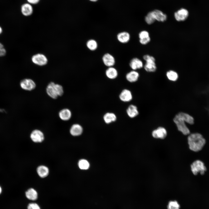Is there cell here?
<instances>
[{"mask_svg":"<svg viewBox=\"0 0 209 209\" xmlns=\"http://www.w3.org/2000/svg\"><path fill=\"white\" fill-rule=\"evenodd\" d=\"M173 121L178 130L185 135H189L190 133V129L186 123L193 125L195 122L194 118L192 116L182 112H179L176 115L173 119Z\"/></svg>","mask_w":209,"mask_h":209,"instance_id":"6da1fadb","label":"cell"},{"mask_svg":"<svg viewBox=\"0 0 209 209\" xmlns=\"http://www.w3.org/2000/svg\"><path fill=\"white\" fill-rule=\"evenodd\" d=\"M190 149L194 152L201 150L206 143V140L201 134L196 132L189 134L188 138Z\"/></svg>","mask_w":209,"mask_h":209,"instance_id":"7a4b0ae2","label":"cell"},{"mask_svg":"<svg viewBox=\"0 0 209 209\" xmlns=\"http://www.w3.org/2000/svg\"><path fill=\"white\" fill-rule=\"evenodd\" d=\"M46 92L47 94L53 99H56L58 96H62L64 93L63 87L53 82H51L48 84L46 88Z\"/></svg>","mask_w":209,"mask_h":209,"instance_id":"3957f363","label":"cell"},{"mask_svg":"<svg viewBox=\"0 0 209 209\" xmlns=\"http://www.w3.org/2000/svg\"><path fill=\"white\" fill-rule=\"evenodd\" d=\"M191 169L192 172L194 175H197L199 173L203 175L207 170L204 163L199 160H197L192 163L191 165Z\"/></svg>","mask_w":209,"mask_h":209,"instance_id":"277c9868","label":"cell"},{"mask_svg":"<svg viewBox=\"0 0 209 209\" xmlns=\"http://www.w3.org/2000/svg\"><path fill=\"white\" fill-rule=\"evenodd\" d=\"M143 59L146 62L144 68L146 71L148 72H155L156 69L154 58L148 55H144Z\"/></svg>","mask_w":209,"mask_h":209,"instance_id":"5b68a950","label":"cell"},{"mask_svg":"<svg viewBox=\"0 0 209 209\" xmlns=\"http://www.w3.org/2000/svg\"><path fill=\"white\" fill-rule=\"evenodd\" d=\"M20 86L23 89L28 91H31L35 89L36 84L35 82L30 79H25L21 81Z\"/></svg>","mask_w":209,"mask_h":209,"instance_id":"8992f818","label":"cell"},{"mask_svg":"<svg viewBox=\"0 0 209 209\" xmlns=\"http://www.w3.org/2000/svg\"><path fill=\"white\" fill-rule=\"evenodd\" d=\"M33 62L36 64L42 66L46 64L48 60L45 55L42 54H37L33 55L32 57Z\"/></svg>","mask_w":209,"mask_h":209,"instance_id":"52a82bcc","label":"cell"},{"mask_svg":"<svg viewBox=\"0 0 209 209\" xmlns=\"http://www.w3.org/2000/svg\"><path fill=\"white\" fill-rule=\"evenodd\" d=\"M188 11L184 8H181L174 13V18L176 20L178 21L185 20L188 17Z\"/></svg>","mask_w":209,"mask_h":209,"instance_id":"ba28073f","label":"cell"},{"mask_svg":"<svg viewBox=\"0 0 209 209\" xmlns=\"http://www.w3.org/2000/svg\"><path fill=\"white\" fill-rule=\"evenodd\" d=\"M152 135L154 138L163 139L166 136L167 131L164 127H160L152 131Z\"/></svg>","mask_w":209,"mask_h":209,"instance_id":"9c48e42d","label":"cell"},{"mask_svg":"<svg viewBox=\"0 0 209 209\" xmlns=\"http://www.w3.org/2000/svg\"><path fill=\"white\" fill-rule=\"evenodd\" d=\"M30 137L32 141L36 143L41 142L44 139L43 133L38 129L34 130L32 131L30 134Z\"/></svg>","mask_w":209,"mask_h":209,"instance_id":"30bf717a","label":"cell"},{"mask_svg":"<svg viewBox=\"0 0 209 209\" xmlns=\"http://www.w3.org/2000/svg\"><path fill=\"white\" fill-rule=\"evenodd\" d=\"M102 60L104 64L108 67L113 66L115 63L114 57L109 53L104 54L102 57Z\"/></svg>","mask_w":209,"mask_h":209,"instance_id":"8fae6325","label":"cell"},{"mask_svg":"<svg viewBox=\"0 0 209 209\" xmlns=\"http://www.w3.org/2000/svg\"><path fill=\"white\" fill-rule=\"evenodd\" d=\"M152 12L156 20L163 22L166 20L167 15L161 11L158 10H155L152 11Z\"/></svg>","mask_w":209,"mask_h":209,"instance_id":"7c38bea8","label":"cell"},{"mask_svg":"<svg viewBox=\"0 0 209 209\" xmlns=\"http://www.w3.org/2000/svg\"><path fill=\"white\" fill-rule=\"evenodd\" d=\"M33 11V8L31 4L26 3L23 4L21 7V12L22 14L26 16L31 15Z\"/></svg>","mask_w":209,"mask_h":209,"instance_id":"4fadbf2b","label":"cell"},{"mask_svg":"<svg viewBox=\"0 0 209 209\" xmlns=\"http://www.w3.org/2000/svg\"><path fill=\"white\" fill-rule=\"evenodd\" d=\"M120 100L124 102H128L131 100L132 98V95L131 91L127 89L122 91L119 95Z\"/></svg>","mask_w":209,"mask_h":209,"instance_id":"5bb4252c","label":"cell"},{"mask_svg":"<svg viewBox=\"0 0 209 209\" xmlns=\"http://www.w3.org/2000/svg\"><path fill=\"white\" fill-rule=\"evenodd\" d=\"M129 66L134 70L142 68L143 66L142 62L137 58L132 59L129 63Z\"/></svg>","mask_w":209,"mask_h":209,"instance_id":"9a60e30c","label":"cell"},{"mask_svg":"<svg viewBox=\"0 0 209 209\" xmlns=\"http://www.w3.org/2000/svg\"><path fill=\"white\" fill-rule=\"evenodd\" d=\"M83 129L79 124H75L73 125L70 129L71 134L74 136H77L80 135L82 132Z\"/></svg>","mask_w":209,"mask_h":209,"instance_id":"2e32d148","label":"cell"},{"mask_svg":"<svg viewBox=\"0 0 209 209\" xmlns=\"http://www.w3.org/2000/svg\"><path fill=\"white\" fill-rule=\"evenodd\" d=\"M117 37V39L120 42L125 44L127 43L129 41L130 36L128 32L124 31L118 33Z\"/></svg>","mask_w":209,"mask_h":209,"instance_id":"e0dca14e","label":"cell"},{"mask_svg":"<svg viewBox=\"0 0 209 209\" xmlns=\"http://www.w3.org/2000/svg\"><path fill=\"white\" fill-rule=\"evenodd\" d=\"M59 116L60 118L62 120L67 121L71 118V113L69 109H64L60 111L59 113Z\"/></svg>","mask_w":209,"mask_h":209,"instance_id":"ac0fdd59","label":"cell"},{"mask_svg":"<svg viewBox=\"0 0 209 209\" xmlns=\"http://www.w3.org/2000/svg\"><path fill=\"white\" fill-rule=\"evenodd\" d=\"M139 77L138 73L134 70L129 72L126 74V76L127 80L131 82L136 81L138 80Z\"/></svg>","mask_w":209,"mask_h":209,"instance_id":"d6986e66","label":"cell"},{"mask_svg":"<svg viewBox=\"0 0 209 209\" xmlns=\"http://www.w3.org/2000/svg\"><path fill=\"white\" fill-rule=\"evenodd\" d=\"M127 113L128 116L131 118H134L139 114L137 107L133 105L129 106L127 110Z\"/></svg>","mask_w":209,"mask_h":209,"instance_id":"ffe728a7","label":"cell"},{"mask_svg":"<svg viewBox=\"0 0 209 209\" xmlns=\"http://www.w3.org/2000/svg\"><path fill=\"white\" fill-rule=\"evenodd\" d=\"M105 74L107 77L112 79L116 78L118 75L117 70L112 66L109 67L107 69Z\"/></svg>","mask_w":209,"mask_h":209,"instance_id":"44dd1931","label":"cell"},{"mask_svg":"<svg viewBox=\"0 0 209 209\" xmlns=\"http://www.w3.org/2000/svg\"><path fill=\"white\" fill-rule=\"evenodd\" d=\"M26 196L28 199L35 201L37 198L38 194L37 191L34 189L30 188L26 192Z\"/></svg>","mask_w":209,"mask_h":209,"instance_id":"7402d4cb","label":"cell"},{"mask_svg":"<svg viewBox=\"0 0 209 209\" xmlns=\"http://www.w3.org/2000/svg\"><path fill=\"white\" fill-rule=\"evenodd\" d=\"M37 173L42 178H44L48 176L49 174V169L46 166L41 165L37 169Z\"/></svg>","mask_w":209,"mask_h":209,"instance_id":"603a6c76","label":"cell"},{"mask_svg":"<svg viewBox=\"0 0 209 209\" xmlns=\"http://www.w3.org/2000/svg\"><path fill=\"white\" fill-rule=\"evenodd\" d=\"M103 119L106 123L109 124L115 121L116 119V117L114 113H107L104 115Z\"/></svg>","mask_w":209,"mask_h":209,"instance_id":"cb8c5ba5","label":"cell"},{"mask_svg":"<svg viewBox=\"0 0 209 209\" xmlns=\"http://www.w3.org/2000/svg\"><path fill=\"white\" fill-rule=\"evenodd\" d=\"M180 204L176 200L169 201L167 206V209H180Z\"/></svg>","mask_w":209,"mask_h":209,"instance_id":"d4e9b609","label":"cell"},{"mask_svg":"<svg viewBox=\"0 0 209 209\" xmlns=\"http://www.w3.org/2000/svg\"><path fill=\"white\" fill-rule=\"evenodd\" d=\"M86 46L89 50L91 51H94L97 48L98 44L95 40L90 39L87 41Z\"/></svg>","mask_w":209,"mask_h":209,"instance_id":"484cf974","label":"cell"},{"mask_svg":"<svg viewBox=\"0 0 209 209\" xmlns=\"http://www.w3.org/2000/svg\"><path fill=\"white\" fill-rule=\"evenodd\" d=\"M167 78L170 80L175 81L178 78V75L176 72L173 70H169L166 74Z\"/></svg>","mask_w":209,"mask_h":209,"instance_id":"4316f807","label":"cell"},{"mask_svg":"<svg viewBox=\"0 0 209 209\" xmlns=\"http://www.w3.org/2000/svg\"><path fill=\"white\" fill-rule=\"evenodd\" d=\"M78 165L81 169L87 170L89 167V164L87 160L82 159L79 161L78 163Z\"/></svg>","mask_w":209,"mask_h":209,"instance_id":"83f0119b","label":"cell"},{"mask_svg":"<svg viewBox=\"0 0 209 209\" xmlns=\"http://www.w3.org/2000/svg\"><path fill=\"white\" fill-rule=\"evenodd\" d=\"M145 21L148 24H151L153 23L156 21L152 11L149 12L145 17Z\"/></svg>","mask_w":209,"mask_h":209,"instance_id":"f1b7e54d","label":"cell"},{"mask_svg":"<svg viewBox=\"0 0 209 209\" xmlns=\"http://www.w3.org/2000/svg\"><path fill=\"white\" fill-rule=\"evenodd\" d=\"M138 35L140 39L145 38L149 37V33L146 30L141 31L139 33Z\"/></svg>","mask_w":209,"mask_h":209,"instance_id":"f546056e","label":"cell"},{"mask_svg":"<svg viewBox=\"0 0 209 209\" xmlns=\"http://www.w3.org/2000/svg\"><path fill=\"white\" fill-rule=\"evenodd\" d=\"M27 209H41V208L37 204L32 203L28 204Z\"/></svg>","mask_w":209,"mask_h":209,"instance_id":"4dcf8cb0","label":"cell"},{"mask_svg":"<svg viewBox=\"0 0 209 209\" xmlns=\"http://www.w3.org/2000/svg\"><path fill=\"white\" fill-rule=\"evenodd\" d=\"M150 41V37H148L140 39V42L142 44L145 45L148 44Z\"/></svg>","mask_w":209,"mask_h":209,"instance_id":"1f68e13d","label":"cell"},{"mask_svg":"<svg viewBox=\"0 0 209 209\" xmlns=\"http://www.w3.org/2000/svg\"><path fill=\"white\" fill-rule=\"evenodd\" d=\"M6 53V51L4 47L0 48V57L4 56Z\"/></svg>","mask_w":209,"mask_h":209,"instance_id":"d6a6232c","label":"cell"},{"mask_svg":"<svg viewBox=\"0 0 209 209\" xmlns=\"http://www.w3.org/2000/svg\"><path fill=\"white\" fill-rule=\"evenodd\" d=\"M40 0H27L28 3L30 4H36L38 3Z\"/></svg>","mask_w":209,"mask_h":209,"instance_id":"836d02e7","label":"cell"},{"mask_svg":"<svg viewBox=\"0 0 209 209\" xmlns=\"http://www.w3.org/2000/svg\"><path fill=\"white\" fill-rule=\"evenodd\" d=\"M3 30L2 28L0 26V35L2 33Z\"/></svg>","mask_w":209,"mask_h":209,"instance_id":"e575fe53","label":"cell"},{"mask_svg":"<svg viewBox=\"0 0 209 209\" xmlns=\"http://www.w3.org/2000/svg\"><path fill=\"white\" fill-rule=\"evenodd\" d=\"M3 47H4V46L3 44L0 42V48Z\"/></svg>","mask_w":209,"mask_h":209,"instance_id":"d590c367","label":"cell"},{"mask_svg":"<svg viewBox=\"0 0 209 209\" xmlns=\"http://www.w3.org/2000/svg\"><path fill=\"white\" fill-rule=\"evenodd\" d=\"M89 0L92 2H96L97 1H98V0Z\"/></svg>","mask_w":209,"mask_h":209,"instance_id":"8d00e7d4","label":"cell"},{"mask_svg":"<svg viewBox=\"0 0 209 209\" xmlns=\"http://www.w3.org/2000/svg\"><path fill=\"white\" fill-rule=\"evenodd\" d=\"M1 187L0 186V194L1 193Z\"/></svg>","mask_w":209,"mask_h":209,"instance_id":"74e56055","label":"cell"}]
</instances>
